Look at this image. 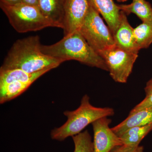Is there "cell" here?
Instances as JSON below:
<instances>
[{"mask_svg": "<svg viewBox=\"0 0 152 152\" xmlns=\"http://www.w3.org/2000/svg\"><path fill=\"white\" fill-rule=\"evenodd\" d=\"M38 36L18 40L9 51L0 71L19 69L34 73L49 68L53 69L62 63L44 54Z\"/></svg>", "mask_w": 152, "mask_h": 152, "instance_id": "cell-1", "label": "cell"}, {"mask_svg": "<svg viewBox=\"0 0 152 152\" xmlns=\"http://www.w3.org/2000/svg\"><path fill=\"white\" fill-rule=\"evenodd\" d=\"M42 52L62 63L75 60L88 66L109 72L102 57L87 42L80 31L66 36L56 43L41 45Z\"/></svg>", "mask_w": 152, "mask_h": 152, "instance_id": "cell-2", "label": "cell"}, {"mask_svg": "<svg viewBox=\"0 0 152 152\" xmlns=\"http://www.w3.org/2000/svg\"><path fill=\"white\" fill-rule=\"evenodd\" d=\"M89 96L85 95L77 109L64 112L67 120L59 127L52 130L50 135L53 140L62 141L69 137H72L81 132L88 125L96 120L103 117L114 115L113 109L95 107L91 104Z\"/></svg>", "mask_w": 152, "mask_h": 152, "instance_id": "cell-3", "label": "cell"}, {"mask_svg": "<svg viewBox=\"0 0 152 152\" xmlns=\"http://www.w3.org/2000/svg\"><path fill=\"white\" fill-rule=\"evenodd\" d=\"M0 7L11 26L18 32L36 31L53 27L51 23L41 12L37 6L21 3L10 5L0 2Z\"/></svg>", "mask_w": 152, "mask_h": 152, "instance_id": "cell-4", "label": "cell"}, {"mask_svg": "<svg viewBox=\"0 0 152 152\" xmlns=\"http://www.w3.org/2000/svg\"><path fill=\"white\" fill-rule=\"evenodd\" d=\"M79 31L87 42L99 54L115 45L108 26H106L100 15L91 6Z\"/></svg>", "mask_w": 152, "mask_h": 152, "instance_id": "cell-5", "label": "cell"}, {"mask_svg": "<svg viewBox=\"0 0 152 152\" xmlns=\"http://www.w3.org/2000/svg\"><path fill=\"white\" fill-rule=\"evenodd\" d=\"M104 61L112 78L117 83H125L132 71L138 56L115 45L99 53Z\"/></svg>", "mask_w": 152, "mask_h": 152, "instance_id": "cell-6", "label": "cell"}, {"mask_svg": "<svg viewBox=\"0 0 152 152\" xmlns=\"http://www.w3.org/2000/svg\"><path fill=\"white\" fill-rule=\"evenodd\" d=\"M112 120L108 117L101 118L92 124L94 132V152H110L123 143L110 125Z\"/></svg>", "mask_w": 152, "mask_h": 152, "instance_id": "cell-7", "label": "cell"}, {"mask_svg": "<svg viewBox=\"0 0 152 152\" xmlns=\"http://www.w3.org/2000/svg\"><path fill=\"white\" fill-rule=\"evenodd\" d=\"M89 6L88 0L65 1L64 36L80 30L88 14Z\"/></svg>", "mask_w": 152, "mask_h": 152, "instance_id": "cell-8", "label": "cell"}, {"mask_svg": "<svg viewBox=\"0 0 152 152\" xmlns=\"http://www.w3.org/2000/svg\"><path fill=\"white\" fill-rule=\"evenodd\" d=\"M115 44L127 51L138 54L140 50L136 45L134 35V28L128 20L127 15L121 11L120 23L113 35Z\"/></svg>", "mask_w": 152, "mask_h": 152, "instance_id": "cell-9", "label": "cell"}, {"mask_svg": "<svg viewBox=\"0 0 152 152\" xmlns=\"http://www.w3.org/2000/svg\"><path fill=\"white\" fill-rule=\"evenodd\" d=\"M90 6L103 17L113 35L120 23L121 10L113 0H88Z\"/></svg>", "mask_w": 152, "mask_h": 152, "instance_id": "cell-10", "label": "cell"}, {"mask_svg": "<svg viewBox=\"0 0 152 152\" xmlns=\"http://www.w3.org/2000/svg\"><path fill=\"white\" fill-rule=\"evenodd\" d=\"M65 0H39L38 7L53 27L64 29Z\"/></svg>", "mask_w": 152, "mask_h": 152, "instance_id": "cell-11", "label": "cell"}, {"mask_svg": "<svg viewBox=\"0 0 152 152\" xmlns=\"http://www.w3.org/2000/svg\"><path fill=\"white\" fill-rule=\"evenodd\" d=\"M152 122V107L138 111L129 116L126 119L112 128L120 137L125 131L137 126H145Z\"/></svg>", "mask_w": 152, "mask_h": 152, "instance_id": "cell-12", "label": "cell"}, {"mask_svg": "<svg viewBox=\"0 0 152 152\" xmlns=\"http://www.w3.org/2000/svg\"><path fill=\"white\" fill-rule=\"evenodd\" d=\"M53 69H45L34 73H28L19 69L0 71V86L11 83L14 82H22L32 84L44 74Z\"/></svg>", "mask_w": 152, "mask_h": 152, "instance_id": "cell-13", "label": "cell"}, {"mask_svg": "<svg viewBox=\"0 0 152 152\" xmlns=\"http://www.w3.org/2000/svg\"><path fill=\"white\" fill-rule=\"evenodd\" d=\"M120 10L126 15L134 14L142 22H152V7L146 0H133L129 4L118 5Z\"/></svg>", "mask_w": 152, "mask_h": 152, "instance_id": "cell-14", "label": "cell"}, {"mask_svg": "<svg viewBox=\"0 0 152 152\" xmlns=\"http://www.w3.org/2000/svg\"><path fill=\"white\" fill-rule=\"evenodd\" d=\"M152 130V122L145 126L131 128L119 137L123 145H139L142 140Z\"/></svg>", "mask_w": 152, "mask_h": 152, "instance_id": "cell-15", "label": "cell"}, {"mask_svg": "<svg viewBox=\"0 0 152 152\" xmlns=\"http://www.w3.org/2000/svg\"><path fill=\"white\" fill-rule=\"evenodd\" d=\"M32 84L22 82H14L0 86V104L13 99L25 92Z\"/></svg>", "mask_w": 152, "mask_h": 152, "instance_id": "cell-16", "label": "cell"}, {"mask_svg": "<svg viewBox=\"0 0 152 152\" xmlns=\"http://www.w3.org/2000/svg\"><path fill=\"white\" fill-rule=\"evenodd\" d=\"M134 35L139 50L148 48L152 43V22H142L134 28Z\"/></svg>", "mask_w": 152, "mask_h": 152, "instance_id": "cell-17", "label": "cell"}, {"mask_svg": "<svg viewBox=\"0 0 152 152\" xmlns=\"http://www.w3.org/2000/svg\"><path fill=\"white\" fill-rule=\"evenodd\" d=\"M75 145L74 152H94L92 137L86 130L72 137Z\"/></svg>", "mask_w": 152, "mask_h": 152, "instance_id": "cell-18", "label": "cell"}, {"mask_svg": "<svg viewBox=\"0 0 152 152\" xmlns=\"http://www.w3.org/2000/svg\"><path fill=\"white\" fill-rule=\"evenodd\" d=\"M145 97L131 111L129 115L134 113L142 109L152 107V78L147 82L145 88Z\"/></svg>", "mask_w": 152, "mask_h": 152, "instance_id": "cell-19", "label": "cell"}, {"mask_svg": "<svg viewBox=\"0 0 152 152\" xmlns=\"http://www.w3.org/2000/svg\"><path fill=\"white\" fill-rule=\"evenodd\" d=\"M144 148L140 145H125L115 148L110 152H143Z\"/></svg>", "mask_w": 152, "mask_h": 152, "instance_id": "cell-20", "label": "cell"}, {"mask_svg": "<svg viewBox=\"0 0 152 152\" xmlns=\"http://www.w3.org/2000/svg\"><path fill=\"white\" fill-rule=\"evenodd\" d=\"M0 2L7 4L14 5L22 3V0H0Z\"/></svg>", "mask_w": 152, "mask_h": 152, "instance_id": "cell-21", "label": "cell"}, {"mask_svg": "<svg viewBox=\"0 0 152 152\" xmlns=\"http://www.w3.org/2000/svg\"><path fill=\"white\" fill-rule=\"evenodd\" d=\"M39 0H22V3L38 7Z\"/></svg>", "mask_w": 152, "mask_h": 152, "instance_id": "cell-22", "label": "cell"}, {"mask_svg": "<svg viewBox=\"0 0 152 152\" xmlns=\"http://www.w3.org/2000/svg\"><path fill=\"white\" fill-rule=\"evenodd\" d=\"M116 1L119 2H125L128 0H116Z\"/></svg>", "mask_w": 152, "mask_h": 152, "instance_id": "cell-23", "label": "cell"}]
</instances>
